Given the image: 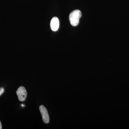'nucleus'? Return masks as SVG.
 Returning <instances> with one entry per match:
<instances>
[{
  "mask_svg": "<svg viewBox=\"0 0 129 129\" xmlns=\"http://www.w3.org/2000/svg\"><path fill=\"white\" fill-rule=\"evenodd\" d=\"M39 109L44 123H48L49 122V116L46 108L43 105H41Z\"/></svg>",
  "mask_w": 129,
  "mask_h": 129,
  "instance_id": "nucleus-3",
  "label": "nucleus"
},
{
  "mask_svg": "<svg viewBox=\"0 0 129 129\" xmlns=\"http://www.w3.org/2000/svg\"><path fill=\"white\" fill-rule=\"evenodd\" d=\"M51 29L53 31H56L59 27V21L56 17H54L51 21Z\"/></svg>",
  "mask_w": 129,
  "mask_h": 129,
  "instance_id": "nucleus-4",
  "label": "nucleus"
},
{
  "mask_svg": "<svg viewBox=\"0 0 129 129\" xmlns=\"http://www.w3.org/2000/svg\"><path fill=\"white\" fill-rule=\"evenodd\" d=\"M81 16V13L79 10H75L70 14L69 20L72 26L75 27L79 24L80 19Z\"/></svg>",
  "mask_w": 129,
  "mask_h": 129,
  "instance_id": "nucleus-1",
  "label": "nucleus"
},
{
  "mask_svg": "<svg viewBox=\"0 0 129 129\" xmlns=\"http://www.w3.org/2000/svg\"><path fill=\"white\" fill-rule=\"evenodd\" d=\"M4 91H5V90H4V88H0V96L3 94V92H4Z\"/></svg>",
  "mask_w": 129,
  "mask_h": 129,
  "instance_id": "nucleus-5",
  "label": "nucleus"
},
{
  "mask_svg": "<svg viewBox=\"0 0 129 129\" xmlns=\"http://www.w3.org/2000/svg\"><path fill=\"white\" fill-rule=\"evenodd\" d=\"M2 129V125L1 122L0 121V129Z\"/></svg>",
  "mask_w": 129,
  "mask_h": 129,
  "instance_id": "nucleus-6",
  "label": "nucleus"
},
{
  "mask_svg": "<svg viewBox=\"0 0 129 129\" xmlns=\"http://www.w3.org/2000/svg\"><path fill=\"white\" fill-rule=\"evenodd\" d=\"M16 93L19 101L23 102L25 101L27 96V92L23 86L19 87L17 90Z\"/></svg>",
  "mask_w": 129,
  "mask_h": 129,
  "instance_id": "nucleus-2",
  "label": "nucleus"
}]
</instances>
